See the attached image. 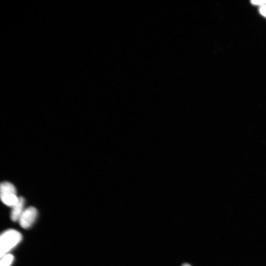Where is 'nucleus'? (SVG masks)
Instances as JSON below:
<instances>
[{"instance_id": "obj_1", "label": "nucleus", "mask_w": 266, "mask_h": 266, "mask_svg": "<svg viewBox=\"0 0 266 266\" xmlns=\"http://www.w3.org/2000/svg\"><path fill=\"white\" fill-rule=\"evenodd\" d=\"M22 235L18 231L10 229L3 232L0 238V256L8 254L22 240Z\"/></svg>"}, {"instance_id": "obj_2", "label": "nucleus", "mask_w": 266, "mask_h": 266, "mask_svg": "<svg viewBox=\"0 0 266 266\" xmlns=\"http://www.w3.org/2000/svg\"><path fill=\"white\" fill-rule=\"evenodd\" d=\"M0 196L4 204L12 208L17 204L20 198L17 196L15 186L9 182L1 183L0 186Z\"/></svg>"}, {"instance_id": "obj_3", "label": "nucleus", "mask_w": 266, "mask_h": 266, "mask_svg": "<svg viewBox=\"0 0 266 266\" xmlns=\"http://www.w3.org/2000/svg\"><path fill=\"white\" fill-rule=\"evenodd\" d=\"M38 216L37 210L33 207L26 209L22 215L19 222L22 227L28 229L32 226Z\"/></svg>"}, {"instance_id": "obj_4", "label": "nucleus", "mask_w": 266, "mask_h": 266, "mask_svg": "<svg viewBox=\"0 0 266 266\" xmlns=\"http://www.w3.org/2000/svg\"><path fill=\"white\" fill-rule=\"evenodd\" d=\"M25 205V199L23 197H20L17 204L12 207L11 217L13 221H19L25 210H24Z\"/></svg>"}, {"instance_id": "obj_5", "label": "nucleus", "mask_w": 266, "mask_h": 266, "mask_svg": "<svg viewBox=\"0 0 266 266\" xmlns=\"http://www.w3.org/2000/svg\"><path fill=\"white\" fill-rule=\"evenodd\" d=\"M14 260V257L11 254H7L1 258V266H11Z\"/></svg>"}, {"instance_id": "obj_6", "label": "nucleus", "mask_w": 266, "mask_h": 266, "mask_svg": "<svg viewBox=\"0 0 266 266\" xmlns=\"http://www.w3.org/2000/svg\"><path fill=\"white\" fill-rule=\"evenodd\" d=\"M252 3L254 5H262L263 6L266 5V1H252Z\"/></svg>"}, {"instance_id": "obj_7", "label": "nucleus", "mask_w": 266, "mask_h": 266, "mask_svg": "<svg viewBox=\"0 0 266 266\" xmlns=\"http://www.w3.org/2000/svg\"><path fill=\"white\" fill-rule=\"evenodd\" d=\"M260 12L263 16L266 17V5L261 7L260 10Z\"/></svg>"}, {"instance_id": "obj_8", "label": "nucleus", "mask_w": 266, "mask_h": 266, "mask_svg": "<svg viewBox=\"0 0 266 266\" xmlns=\"http://www.w3.org/2000/svg\"><path fill=\"white\" fill-rule=\"evenodd\" d=\"M182 266H191L190 264H188L187 263H185L183 264Z\"/></svg>"}]
</instances>
